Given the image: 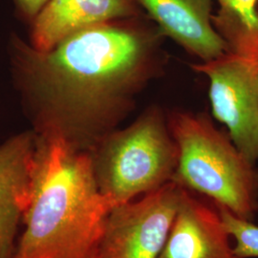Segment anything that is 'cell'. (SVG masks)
<instances>
[{"label":"cell","mask_w":258,"mask_h":258,"mask_svg":"<svg viewBox=\"0 0 258 258\" xmlns=\"http://www.w3.org/2000/svg\"><path fill=\"white\" fill-rule=\"evenodd\" d=\"M162 36L138 17L79 30L48 51L16 42L17 76L36 133L90 152L158 73Z\"/></svg>","instance_id":"obj_1"},{"label":"cell","mask_w":258,"mask_h":258,"mask_svg":"<svg viewBox=\"0 0 258 258\" xmlns=\"http://www.w3.org/2000/svg\"><path fill=\"white\" fill-rule=\"evenodd\" d=\"M112 209L98 188L90 152L74 151L55 135L37 134L33 190L14 258L100 255Z\"/></svg>","instance_id":"obj_2"},{"label":"cell","mask_w":258,"mask_h":258,"mask_svg":"<svg viewBox=\"0 0 258 258\" xmlns=\"http://www.w3.org/2000/svg\"><path fill=\"white\" fill-rule=\"evenodd\" d=\"M168 126L179 152L172 180L239 218L252 219L258 208V174L232 141L200 115L173 113Z\"/></svg>","instance_id":"obj_3"},{"label":"cell","mask_w":258,"mask_h":258,"mask_svg":"<svg viewBox=\"0 0 258 258\" xmlns=\"http://www.w3.org/2000/svg\"><path fill=\"white\" fill-rule=\"evenodd\" d=\"M90 155L98 188L115 208L172 181L179 152L162 111L153 107L105 135Z\"/></svg>","instance_id":"obj_4"},{"label":"cell","mask_w":258,"mask_h":258,"mask_svg":"<svg viewBox=\"0 0 258 258\" xmlns=\"http://www.w3.org/2000/svg\"><path fill=\"white\" fill-rule=\"evenodd\" d=\"M170 181L138 201L112 209L100 245V258H159L184 190Z\"/></svg>","instance_id":"obj_5"},{"label":"cell","mask_w":258,"mask_h":258,"mask_svg":"<svg viewBox=\"0 0 258 258\" xmlns=\"http://www.w3.org/2000/svg\"><path fill=\"white\" fill-rule=\"evenodd\" d=\"M211 81L213 116L224 123L231 141L249 163L258 159V60L227 53L192 66Z\"/></svg>","instance_id":"obj_6"},{"label":"cell","mask_w":258,"mask_h":258,"mask_svg":"<svg viewBox=\"0 0 258 258\" xmlns=\"http://www.w3.org/2000/svg\"><path fill=\"white\" fill-rule=\"evenodd\" d=\"M37 134L25 132L0 146V258H14L16 236L30 203Z\"/></svg>","instance_id":"obj_7"},{"label":"cell","mask_w":258,"mask_h":258,"mask_svg":"<svg viewBox=\"0 0 258 258\" xmlns=\"http://www.w3.org/2000/svg\"><path fill=\"white\" fill-rule=\"evenodd\" d=\"M167 36L203 62L229 53L212 23V0H137Z\"/></svg>","instance_id":"obj_8"},{"label":"cell","mask_w":258,"mask_h":258,"mask_svg":"<svg viewBox=\"0 0 258 258\" xmlns=\"http://www.w3.org/2000/svg\"><path fill=\"white\" fill-rule=\"evenodd\" d=\"M141 16L137 0H49L34 19L32 46L48 51L79 30Z\"/></svg>","instance_id":"obj_9"},{"label":"cell","mask_w":258,"mask_h":258,"mask_svg":"<svg viewBox=\"0 0 258 258\" xmlns=\"http://www.w3.org/2000/svg\"><path fill=\"white\" fill-rule=\"evenodd\" d=\"M219 212L184 187L166 244L159 258H236Z\"/></svg>","instance_id":"obj_10"},{"label":"cell","mask_w":258,"mask_h":258,"mask_svg":"<svg viewBox=\"0 0 258 258\" xmlns=\"http://www.w3.org/2000/svg\"><path fill=\"white\" fill-rule=\"evenodd\" d=\"M213 26L226 41L229 53L258 60L257 0H217Z\"/></svg>","instance_id":"obj_11"},{"label":"cell","mask_w":258,"mask_h":258,"mask_svg":"<svg viewBox=\"0 0 258 258\" xmlns=\"http://www.w3.org/2000/svg\"><path fill=\"white\" fill-rule=\"evenodd\" d=\"M218 209L226 231L235 241L233 253L236 258L258 257V226L235 216L225 208Z\"/></svg>","instance_id":"obj_12"},{"label":"cell","mask_w":258,"mask_h":258,"mask_svg":"<svg viewBox=\"0 0 258 258\" xmlns=\"http://www.w3.org/2000/svg\"><path fill=\"white\" fill-rule=\"evenodd\" d=\"M19 9L28 19H36L41 10L45 7L49 0H16Z\"/></svg>","instance_id":"obj_13"},{"label":"cell","mask_w":258,"mask_h":258,"mask_svg":"<svg viewBox=\"0 0 258 258\" xmlns=\"http://www.w3.org/2000/svg\"><path fill=\"white\" fill-rule=\"evenodd\" d=\"M94 258H100V255H98V256H96V257H94Z\"/></svg>","instance_id":"obj_14"}]
</instances>
